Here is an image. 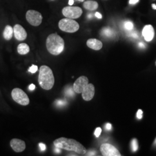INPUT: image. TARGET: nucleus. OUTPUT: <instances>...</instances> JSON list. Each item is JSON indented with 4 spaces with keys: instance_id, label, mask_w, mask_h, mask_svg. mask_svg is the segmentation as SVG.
<instances>
[{
    "instance_id": "f3484780",
    "label": "nucleus",
    "mask_w": 156,
    "mask_h": 156,
    "mask_svg": "<svg viewBox=\"0 0 156 156\" xmlns=\"http://www.w3.org/2000/svg\"><path fill=\"white\" fill-rule=\"evenodd\" d=\"M17 50V52L20 55H25L30 51V47L27 44L25 43H22L18 45Z\"/></svg>"
},
{
    "instance_id": "f704fd0d",
    "label": "nucleus",
    "mask_w": 156,
    "mask_h": 156,
    "mask_svg": "<svg viewBox=\"0 0 156 156\" xmlns=\"http://www.w3.org/2000/svg\"><path fill=\"white\" fill-rule=\"evenodd\" d=\"M155 143L156 144V141H155Z\"/></svg>"
},
{
    "instance_id": "cd10ccee",
    "label": "nucleus",
    "mask_w": 156,
    "mask_h": 156,
    "mask_svg": "<svg viewBox=\"0 0 156 156\" xmlns=\"http://www.w3.org/2000/svg\"><path fill=\"white\" fill-rule=\"evenodd\" d=\"M35 89V86L34 84H31L30 85V86H29V89L30 90H33Z\"/></svg>"
},
{
    "instance_id": "6ab92c4d",
    "label": "nucleus",
    "mask_w": 156,
    "mask_h": 156,
    "mask_svg": "<svg viewBox=\"0 0 156 156\" xmlns=\"http://www.w3.org/2000/svg\"><path fill=\"white\" fill-rule=\"evenodd\" d=\"M124 27L126 30L129 31V30H132L133 29L134 24L130 21H126L124 23Z\"/></svg>"
},
{
    "instance_id": "9b49d317",
    "label": "nucleus",
    "mask_w": 156,
    "mask_h": 156,
    "mask_svg": "<svg viewBox=\"0 0 156 156\" xmlns=\"http://www.w3.org/2000/svg\"><path fill=\"white\" fill-rule=\"evenodd\" d=\"M13 33L15 38L18 41H24L26 39L27 34L25 29L20 24H16L13 27Z\"/></svg>"
},
{
    "instance_id": "aec40b11",
    "label": "nucleus",
    "mask_w": 156,
    "mask_h": 156,
    "mask_svg": "<svg viewBox=\"0 0 156 156\" xmlns=\"http://www.w3.org/2000/svg\"><path fill=\"white\" fill-rule=\"evenodd\" d=\"M131 146L133 151L135 152L138 149V144L136 139H133L131 142Z\"/></svg>"
},
{
    "instance_id": "423d86ee",
    "label": "nucleus",
    "mask_w": 156,
    "mask_h": 156,
    "mask_svg": "<svg viewBox=\"0 0 156 156\" xmlns=\"http://www.w3.org/2000/svg\"><path fill=\"white\" fill-rule=\"evenodd\" d=\"M62 13L66 17L74 19H78L81 16L83 11L82 9L78 6H68L64 7L62 9Z\"/></svg>"
},
{
    "instance_id": "c756f323",
    "label": "nucleus",
    "mask_w": 156,
    "mask_h": 156,
    "mask_svg": "<svg viewBox=\"0 0 156 156\" xmlns=\"http://www.w3.org/2000/svg\"><path fill=\"white\" fill-rule=\"evenodd\" d=\"M139 46H140V48H145V45L144 43H142V42H140L139 44Z\"/></svg>"
},
{
    "instance_id": "412c9836",
    "label": "nucleus",
    "mask_w": 156,
    "mask_h": 156,
    "mask_svg": "<svg viewBox=\"0 0 156 156\" xmlns=\"http://www.w3.org/2000/svg\"><path fill=\"white\" fill-rule=\"evenodd\" d=\"M38 70V66H35V65H32V66L29 68V72H30L32 73H36Z\"/></svg>"
},
{
    "instance_id": "f8f14e48",
    "label": "nucleus",
    "mask_w": 156,
    "mask_h": 156,
    "mask_svg": "<svg viewBox=\"0 0 156 156\" xmlns=\"http://www.w3.org/2000/svg\"><path fill=\"white\" fill-rule=\"evenodd\" d=\"M10 145L12 149L17 153L22 152L26 149V143L22 140L17 138L12 139L10 142Z\"/></svg>"
},
{
    "instance_id": "0eeeda50",
    "label": "nucleus",
    "mask_w": 156,
    "mask_h": 156,
    "mask_svg": "<svg viewBox=\"0 0 156 156\" xmlns=\"http://www.w3.org/2000/svg\"><path fill=\"white\" fill-rule=\"evenodd\" d=\"M26 17L27 22L33 26H38L42 21L41 13L35 10H29L27 12Z\"/></svg>"
},
{
    "instance_id": "393cba45",
    "label": "nucleus",
    "mask_w": 156,
    "mask_h": 156,
    "mask_svg": "<svg viewBox=\"0 0 156 156\" xmlns=\"http://www.w3.org/2000/svg\"><path fill=\"white\" fill-rule=\"evenodd\" d=\"M140 0H129V4H131V5H134L135 4H136L137 2H139Z\"/></svg>"
},
{
    "instance_id": "c85d7f7f",
    "label": "nucleus",
    "mask_w": 156,
    "mask_h": 156,
    "mask_svg": "<svg viewBox=\"0 0 156 156\" xmlns=\"http://www.w3.org/2000/svg\"><path fill=\"white\" fill-rule=\"evenodd\" d=\"M74 3V0H69V2H68V4L70 6L73 5Z\"/></svg>"
},
{
    "instance_id": "a211bd4d",
    "label": "nucleus",
    "mask_w": 156,
    "mask_h": 156,
    "mask_svg": "<svg viewBox=\"0 0 156 156\" xmlns=\"http://www.w3.org/2000/svg\"><path fill=\"white\" fill-rule=\"evenodd\" d=\"M102 34L108 37H111L113 35V30L109 28H104L102 30Z\"/></svg>"
},
{
    "instance_id": "5701e85b",
    "label": "nucleus",
    "mask_w": 156,
    "mask_h": 156,
    "mask_svg": "<svg viewBox=\"0 0 156 156\" xmlns=\"http://www.w3.org/2000/svg\"><path fill=\"white\" fill-rule=\"evenodd\" d=\"M142 115H143V111L141 109H139L137 111V118L139 119H141L142 118Z\"/></svg>"
},
{
    "instance_id": "7c9ffc66",
    "label": "nucleus",
    "mask_w": 156,
    "mask_h": 156,
    "mask_svg": "<svg viewBox=\"0 0 156 156\" xmlns=\"http://www.w3.org/2000/svg\"><path fill=\"white\" fill-rule=\"evenodd\" d=\"M55 151H56L57 153H60V148H58V147H56Z\"/></svg>"
},
{
    "instance_id": "473e14b6",
    "label": "nucleus",
    "mask_w": 156,
    "mask_h": 156,
    "mask_svg": "<svg viewBox=\"0 0 156 156\" xmlns=\"http://www.w3.org/2000/svg\"><path fill=\"white\" fill-rule=\"evenodd\" d=\"M79 1H80V2H83L84 0H78Z\"/></svg>"
},
{
    "instance_id": "39448f33",
    "label": "nucleus",
    "mask_w": 156,
    "mask_h": 156,
    "mask_svg": "<svg viewBox=\"0 0 156 156\" xmlns=\"http://www.w3.org/2000/svg\"><path fill=\"white\" fill-rule=\"evenodd\" d=\"M11 95L13 100L16 103L23 106L29 104L30 100L26 93L19 88H15L12 91Z\"/></svg>"
},
{
    "instance_id": "4468645a",
    "label": "nucleus",
    "mask_w": 156,
    "mask_h": 156,
    "mask_svg": "<svg viewBox=\"0 0 156 156\" xmlns=\"http://www.w3.org/2000/svg\"><path fill=\"white\" fill-rule=\"evenodd\" d=\"M86 44L89 48L94 50H101L103 46L101 41L95 38L88 39Z\"/></svg>"
},
{
    "instance_id": "9d476101",
    "label": "nucleus",
    "mask_w": 156,
    "mask_h": 156,
    "mask_svg": "<svg viewBox=\"0 0 156 156\" xmlns=\"http://www.w3.org/2000/svg\"><path fill=\"white\" fill-rule=\"evenodd\" d=\"M95 94V87L93 84L88 83L82 92V98L84 100L89 101L91 100Z\"/></svg>"
},
{
    "instance_id": "20e7f679",
    "label": "nucleus",
    "mask_w": 156,
    "mask_h": 156,
    "mask_svg": "<svg viewBox=\"0 0 156 156\" xmlns=\"http://www.w3.org/2000/svg\"><path fill=\"white\" fill-rule=\"evenodd\" d=\"M58 27L62 31L68 33H73L79 29V24L73 19L66 17L60 20L58 22Z\"/></svg>"
},
{
    "instance_id": "7ed1b4c3",
    "label": "nucleus",
    "mask_w": 156,
    "mask_h": 156,
    "mask_svg": "<svg viewBox=\"0 0 156 156\" xmlns=\"http://www.w3.org/2000/svg\"><path fill=\"white\" fill-rule=\"evenodd\" d=\"M38 83L43 89H51L55 84V77L52 70L46 66H42L39 69Z\"/></svg>"
},
{
    "instance_id": "72a5a7b5",
    "label": "nucleus",
    "mask_w": 156,
    "mask_h": 156,
    "mask_svg": "<svg viewBox=\"0 0 156 156\" xmlns=\"http://www.w3.org/2000/svg\"><path fill=\"white\" fill-rule=\"evenodd\" d=\"M155 64H156V62H155Z\"/></svg>"
},
{
    "instance_id": "b1692460",
    "label": "nucleus",
    "mask_w": 156,
    "mask_h": 156,
    "mask_svg": "<svg viewBox=\"0 0 156 156\" xmlns=\"http://www.w3.org/2000/svg\"><path fill=\"white\" fill-rule=\"evenodd\" d=\"M39 146L41 149V151H44L46 149V146H45L44 144H42V143H40L39 144Z\"/></svg>"
},
{
    "instance_id": "dca6fc26",
    "label": "nucleus",
    "mask_w": 156,
    "mask_h": 156,
    "mask_svg": "<svg viewBox=\"0 0 156 156\" xmlns=\"http://www.w3.org/2000/svg\"><path fill=\"white\" fill-rule=\"evenodd\" d=\"M13 34V28L11 26L8 25L5 27L3 32V37L4 39L9 41L12 39Z\"/></svg>"
},
{
    "instance_id": "f03ea898",
    "label": "nucleus",
    "mask_w": 156,
    "mask_h": 156,
    "mask_svg": "<svg viewBox=\"0 0 156 156\" xmlns=\"http://www.w3.org/2000/svg\"><path fill=\"white\" fill-rule=\"evenodd\" d=\"M64 41L57 34H51L46 39V48L50 54L58 56L64 49Z\"/></svg>"
},
{
    "instance_id": "1a4fd4ad",
    "label": "nucleus",
    "mask_w": 156,
    "mask_h": 156,
    "mask_svg": "<svg viewBox=\"0 0 156 156\" xmlns=\"http://www.w3.org/2000/svg\"><path fill=\"white\" fill-rule=\"evenodd\" d=\"M89 83V79L85 76H81L78 78L73 85V89L78 94L82 93L85 87Z\"/></svg>"
},
{
    "instance_id": "2eb2a0df",
    "label": "nucleus",
    "mask_w": 156,
    "mask_h": 156,
    "mask_svg": "<svg viewBox=\"0 0 156 156\" xmlns=\"http://www.w3.org/2000/svg\"><path fill=\"white\" fill-rule=\"evenodd\" d=\"M84 8L89 11H94L98 8L97 2L92 0H88L83 3Z\"/></svg>"
},
{
    "instance_id": "ddd939ff",
    "label": "nucleus",
    "mask_w": 156,
    "mask_h": 156,
    "mask_svg": "<svg viewBox=\"0 0 156 156\" xmlns=\"http://www.w3.org/2000/svg\"><path fill=\"white\" fill-rule=\"evenodd\" d=\"M142 35L147 42L151 41L154 37V30L151 25H146L142 30Z\"/></svg>"
},
{
    "instance_id": "a878e982",
    "label": "nucleus",
    "mask_w": 156,
    "mask_h": 156,
    "mask_svg": "<svg viewBox=\"0 0 156 156\" xmlns=\"http://www.w3.org/2000/svg\"><path fill=\"white\" fill-rule=\"evenodd\" d=\"M95 17H97L98 19H102V15L100 13H99V12H97L95 13Z\"/></svg>"
},
{
    "instance_id": "6e6552de",
    "label": "nucleus",
    "mask_w": 156,
    "mask_h": 156,
    "mask_svg": "<svg viewBox=\"0 0 156 156\" xmlns=\"http://www.w3.org/2000/svg\"><path fill=\"white\" fill-rule=\"evenodd\" d=\"M100 151L104 156H121L119 151L112 145L109 144H103L100 146Z\"/></svg>"
},
{
    "instance_id": "2f4dec72",
    "label": "nucleus",
    "mask_w": 156,
    "mask_h": 156,
    "mask_svg": "<svg viewBox=\"0 0 156 156\" xmlns=\"http://www.w3.org/2000/svg\"><path fill=\"white\" fill-rule=\"evenodd\" d=\"M152 8H153V9H154V10H156V4H152Z\"/></svg>"
},
{
    "instance_id": "f257e3e1",
    "label": "nucleus",
    "mask_w": 156,
    "mask_h": 156,
    "mask_svg": "<svg viewBox=\"0 0 156 156\" xmlns=\"http://www.w3.org/2000/svg\"><path fill=\"white\" fill-rule=\"evenodd\" d=\"M53 144L56 147L66 151H73L76 153L83 155L87 153L86 149L76 140L62 137L56 139Z\"/></svg>"
},
{
    "instance_id": "bb28decb",
    "label": "nucleus",
    "mask_w": 156,
    "mask_h": 156,
    "mask_svg": "<svg viewBox=\"0 0 156 156\" xmlns=\"http://www.w3.org/2000/svg\"><path fill=\"white\" fill-rule=\"evenodd\" d=\"M105 127H106V129H108V130H110L112 128V125L110 124V123H107L106 124Z\"/></svg>"
},
{
    "instance_id": "4be33fe9",
    "label": "nucleus",
    "mask_w": 156,
    "mask_h": 156,
    "mask_svg": "<svg viewBox=\"0 0 156 156\" xmlns=\"http://www.w3.org/2000/svg\"><path fill=\"white\" fill-rule=\"evenodd\" d=\"M102 132V129L100 127H98V128H96L95 130L94 134L96 137H99L101 133Z\"/></svg>"
}]
</instances>
